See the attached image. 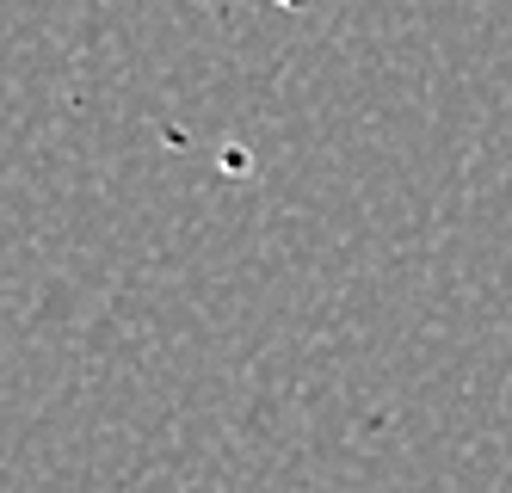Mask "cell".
<instances>
[{"mask_svg": "<svg viewBox=\"0 0 512 493\" xmlns=\"http://www.w3.org/2000/svg\"><path fill=\"white\" fill-rule=\"evenodd\" d=\"M284 7H297V0H284Z\"/></svg>", "mask_w": 512, "mask_h": 493, "instance_id": "obj_1", "label": "cell"}]
</instances>
